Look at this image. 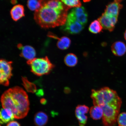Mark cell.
Segmentation results:
<instances>
[{"label":"cell","instance_id":"obj_9","mask_svg":"<svg viewBox=\"0 0 126 126\" xmlns=\"http://www.w3.org/2000/svg\"><path fill=\"white\" fill-rule=\"evenodd\" d=\"M69 14L84 26L87 22L88 14L84 7L74 8Z\"/></svg>","mask_w":126,"mask_h":126},{"label":"cell","instance_id":"obj_16","mask_svg":"<svg viewBox=\"0 0 126 126\" xmlns=\"http://www.w3.org/2000/svg\"><path fill=\"white\" fill-rule=\"evenodd\" d=\"M0 118L1 123L3 124L11 122L15 117L11 110L3 108L1 110Z\"/></svg>","mask_w":126,"mask_h":126},{"label":"cell","instance_id":"obj_18","mask_svg":"<svg viewBox=\"0 0 126 126\" xmlns=\"http://www.w3.org/2000/svg\"><path fill=\"white\" fill-rule=\"evenodd\" d=\"M90 113L91 117L93 119L97 120L101 119L103 117V110L100 106L94 105L91 107Z\"/></svg>","mask_w":126,"mask_h":126},{"label":"cell","instance_id":"obj_3","mask_svg":"<svg viewBox=\"0 0 126 126\" xmlns=\"http://www.w3.org/2000/svg\"><path fill=\"white\" fill-rule=\"evenodd\" d=\"M94 105L101 106L109 104L122 105V100L115 91L108 87L93 90L91 95Z\"/></svg>","mask_w":126,"mask_h":126},{"label":"cell","instance_id":"obj_7","mask_svg":"<svg viewBox=\"0 0 126 126\" xmlns=\"http://www.w3.org/2000/svg\"><path fill=\"white\" fill-rule=\"evenodd\" d=\"M12 62L4 59L0 61V82L3 85L7 86L12 76Z\"/></svg>","mask_w":126,"mask_h":126},{"label":"cell","instance_id":"obj_14","mask_svg":"<svg viewBox=\"0 0 126 126\" xmlns=\"http://www.w3.org/2000/svg\"><path fill=\"white\" fill-rule=\"evenodd\" d=\"M111 50L115 56H122L126 53V45L124 42L118 41L114 42L112 45Z\"/></svg>","mask_w":126,"mask_h":126},{"label":"cell","instance_id":"obj_10","mask_svg":"<svg viewBox=\"0 0 126 126\" xmlns=\"http://www.w3.org/2000/svg\"><path fill=\"white\" fill-rule=\"evenodd\" d=\"M122 0H114L106 6L105 13L111 16L118 17L120 11L122 9Z\"/></svg>","mask_w":126,"mask_h":126},{"label":"cell","instance_id":"obj_23","mask_svg":"<svg viewBox=\"0 0 126 126\" xmlns=\"http://www.w3.org/2000/svg\"><path fill=\"white\" fill-rule=\"evenodd\" d=\"M27 6L31 11H36L40 7V4L39 0H28Z\"/></svg>","mask_w":126,"mask_h":126},{"label":"cell","instance_id":"obj_15","mask_svg":"<svg viewBox=\"0 0 126 126\" xmlns=\"http://www.w3.org/2000/svg\"><path fill=\"white\" fill-rule=\"evenodd\" d=\"M11 16L15 21H18L24 16V9L21 5H16L12 8L10 11Z\"/></svg>","mask_w":126,"mask_h":126},{"label":"cell","instance_id":"obj_8","mask_svg":"<svg viewBox=\"0 0 126 126\" xmlns=\"http://www.w3.org/2000/svg\"><path fill=\"white\" fill-rule=\"evenodd\" d=\"M118 19V17L110 16L104 13L98 20L104 29L112 32L114 29Z\"/></svg>","mask_w":126,"mask_h":126},{"label":"cell","instance_id":"obj_1","mask_svg":"<svg viewBox=\"0 0 126 126\" xmlns=\"http://www.w3.org/2000/svg\"><path fill=\"white\" fill-rule=\"evenodd\" d=\"M40 7L34 14V19L42 28L63 26L66 21L70 9L61 0H39Z\"/></svg>","mask_w":126,"mask_h":126},{"label":"cell","instance_id":"obj_28","mask_svg":"<svg viewBox=\"0 0 126 126\" xmlns=\"http://www.w3.org/2000/svg\"><path fill=\"white\" fill-rule=\"evenodd\" d=\"M91 0H83V1L85 2H89Z\"/></svg>","mask_w":126,"mask_h":126},{"label":"cell","instance_id":"obj_20","mask_svg":"<svg viewBox=\"0 0 126 126\" xmlns=\"http://www.w3.org/2000/svg\"><path fill=\"white\" fill-rule=\"evenodd\" d=\"M103 28L99 20H95L91 23L89 27V31L93 33L96 34L101 32Z\"/></svg>","mask_w":126,"mask_h":126},{"label":"cell","instance_id":"obj_21","mask_svg":"<svg viewBox=\"0 0 126 126\" xmlns=\"http://www.w3.org/2000/svg\"><path fill=\"white\" fill-rule=\"evenodd\" d=\"M23 86L28 92L32 93H35L37 91V88L35 84L31 82L28 80L26 77L22 78Z\"/></svg>","mask_w":126,"mask_h":126},{"label":"cell","instance_id":"obj_2","mask_svg":"<svg viewBox=\"0 0 126 126\" xmlns=\"http://www.w3.org/2000/svg\"><path fill=\"white\" fill-rule=\"evenodd\" d=\"M3 108L12 110L16 119H22L27 115L30 103L27 94L23 89L16 86L8 90L1 96Z\"/></svg>","mask_w":126,"mask_h":126},{"label":"cell","instance_id":"obj_27","mask_svg":"<svg viewBox=\"0 0 126 126\" xmlns=\"http://www.w3.org/2000/svg\"><path fill=\"white\" fill-rule=\"evenodd\" d=\"M42 103H45V102L46 101V100H45V99H42Z\"/></svg>","mask_w":126,"mask_h":126},{"label":"cell","instance_id":"obj_11","mask_svg":"<svg viewBox=\"0 0 126 126\" xmlns=\"http://www.w3.org/2000/svg\"><path fill=\"white\" fill-rule=\"evenodd\" d=\"M89 110V107L84 105H78L76 108L75 114L80 126H84L86 124L88 117L85 114Z\"/></svg>","mask_w":126,"mask_h":126},{"label":"cell","instance_id":"obj_6","mask_svg":"<svg viewBox=\"0 0 126 126\" xmlns=\"http://www.w3.org/2000/svg\"><path fill=\"white\" fill-rule=\"evenodd\" d=\"M84 26L69 14L65 24L62 26L61 29L68 34H75L81 32L84 28Z\"/></svg>","mask_w":126,"mask_h":126},{"label":"cell","instance_id":"obj_12","mask_svg":"<svg viewBox=\"0 0 126 126\" xmlns=\"http://www.w3.org/2000/svg\"><path fill=\"white\" fill-rule=\"evenodd\" d=\"M18 47L21 50L20 56L27 60L28 61H31L35 59L36 52L33 47L29 45L23 46L21 44L18 45Z\"/></svg>","mask_w":126,"mask_h":126},{"label":"cell","instance_id":"obj_4","mask_svg":"<svg viewBox=\"0 0 126 126\" xmlns=\"http://www.w3.org/2000/svg\"><path fill=\"white\" fill-rule=\"evenodd\" d=\"M27 63L30 66L31 71L34 75L41 76L48 74L54 67L47 57L35 58Z\"/></svg>","mask_w":126,"mask_h":126},{"label":"cell","instance_id":"obj_25","mask_svg":"<svg viewBox=\"0 0 126 126\" xmlns=\"http://www.w3.org/2000/svg\"><path fill=\"white\" fill-rule=\"evenodd\" d=\"M7 126H20V124L16 121H12L8 124Z\"/></svg>","mask_w":126,"mask_h":126},{"label":"cell","instance_id":"obj_13","mask_svg":"<svg viewBox=\"0 0 126 126\" xmlns=\"http://www.w3.org/2000/svg\"><path fill=\"white\" fill-rule=\"evenodd\" d=\"M48 36L52 38L58 40L57 45L60 49L63 50L67 49L70 46L71 41L68 37L64 36L61 38H59L57 36L51 33H49Z\"/></svg>","mask_w":126,"mask_h":126},{"label":"cell","instance_id":"obj_17","mask_svg":"<svg viewBox=\"0 0 126 126\" xmlns=\"http://www.w3.org/2000/svg\"><path fill=\"white\" fill-rule=\"evenodd\" d=\"M48 116L45 112L40 111L37 112L34 116V121L35 125L37 126H44L48 122Z\"/></svg>","mask_w":126,"mask_h":126},{"label":"cell","instance_id":"obj_5","mask_svg":"<svg viewBox=\"0 0 126 126\" xmlns=\"http://www.w3.org/2000/svg\"><path fill=\"white\" fill-rule=\"evenodd\" d=\"M121 105L109 104L100 106L103 110L102 119L103 126H114L119 116Z\"/></svg>","mask_w":126,"mask_h":126},{"label":"cell","instance_id":"obj_22","mask_svg":"<svg viewBox=\"0 0 126 126\" xmlns=\"http://www.w3.org/2000/svg\"><path fill=\"white\" fill-rule=\"evenodd\" d=\"M65 6L70 9L72 7H81V4L80 0H61Z\"/></svg>","mask_w":126,"mask_h":126},{"label":"cell","instance_id":"obj_24","mask_svg":"<svg viewBox=\"0 0 126 126\" xmlns=\"http://www.w3.org/2000/svg\"><path fill=\"white\" fill-rule=\"evenodd\" d=\"M117 121L119 126H126V113L123 112L120 114Z\"/></svg>","mask_w":126,"mask_h":126},{"label":"cell","instance_id":"obj_19","mask_svg":"<svg viewBox=\"0 0 126 126\" xmlns=\"http://www.w3.org/2000/svg\"><path fill=\"white\" fill-rule=\"evenodd\" d=\"M64 61L66 65L69 67H73L78 63V59L75 54L72 53H69L64 57Z\"/></svg>","mask_w":126,"mask_h":126},{"label":"cell","instance_id":"obj_29","mask_svg":"<svg viewBox=\"0 0 126 126\" xmlns=\"http://www.w3.org/2000/svg\"><path fill=\"white\" fill-rule=\"evenodd\" d=\"M124 38H125V40L126 41V30L125 31V33H124Z\"/></svg>","mask_w":126,"mask_h":126},{"label":"cell","instance_id":"obj_26","mask_svg":"<svg viewBox=\"0 0 126 126\" xmlns=\"http://www.w3.org/2000/svg\"><path fill=\"white\" fill-rule=\"evenodd\" d=\"M12 4H15L17 2V1L16 0H12Z\"/></svg>","mask_w":126,"mask_h":126}]
</instances>
